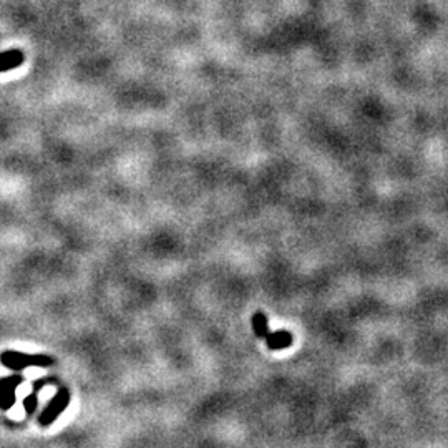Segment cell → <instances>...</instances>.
Listing matches in <instances>:
<instances>
[{
  "instance_id": "obj_1",
  "label": "cell",
  "mask_w": 448,
  "mask_h": 448,
  "mask_svg": "<svg viewBox=\"0 0 448 448\" xmlns=\"http://www.w3.org/2000/svg\"><path fill=\"white\" fill-rule=\"evenodd\" d=\"M0 362L11 371H24L29 367H50L53 359L44 354H24L18 350H6L0 355Z\"/></svg>"
},
{
  "instance_id": "obj_2",
  "label": "cell",
  "mask_w": 448,
  "mask_h": 448,
  "mask_svg": "<svg viewBox=\"0 0 448 448\" xmlns=\"http://www.w3.org/2000/svg\"><path fill=\"white\" fill-rule=\"evenodd\" d=\"M70 399H72L70 390L65 389V387H62V389L53 395V399L49 402V405L44 409V412L40 414L39 423L41 425V427H50V425L57 422V418L65 412L68 405H70Z\"/></svg>"
},
{
  "instance_id": "obj_3",
  "label": "cell",
  "mask_w": 448,
  "mask_h": 448,
  "mask_svg": "<svg viewBox=\"0 0 448 448\" xmlns=\"http://www.w3.org/2000/svg\"><path fill=\"white\" fill-rule=\"evenodd\" d=\"M24 382L20 373L0 378V410H11L17 399V387Z\"/></svg>"
},
{
  "instance_id": "obj_4",
  "label": "cell",
  "mask_w": 448,
  "mask_h": 448,
  "mask_svg": "<svg viewBox=\"0 0 448 448\" xmlns=\"http://www.w3.org/2000/svg\"><path fill=\"white\" fill-rule=\"evenodd\" d=\"M266 344L267 347L272 350H283L289 349L290 345L294 344V337L288 331H277V332H269L266 337Z\"/></svg>"
},
{
  "instance_id": "obj_5",
  "label": "cell",
  "mask_w": 448,
  "mask_h": 448,
  "mask_svg": "<svg viewBox=\"0 0 448 448\" xmlns=\"http://www.w3.org/2000/svg\"><path fill=\"white\" fill-rule=\"evenodd\" d=\"M22 62H24V55L20 50H7V52L0 53V72L12 70V68L22 65Z\"/></svg>"
},
{
  "instance_id": "obj_6",
  "label": "cell",
  "mask_w": 448,
  "mask_h": 448,
  "mask_svg": "<svg viewBox=\"0 0 448 448\" xmlns=\"http://www.w3.org/2000/svg\"><path fill=\"white\" fill-rule=\"evenodd\" d=\"M252 331L261 339H266L267 334H269V322H267L264 312H256L252 316Z\"/></svg>"
},
{
  "instance_id": "obj_7",
  "label": "cell",
  "mask_w": 448,
  "mask_h": 448,
  "mask_svg": "<svg viewBox=\"0 0 448 448\" xmlns=\"http://www.w3.org/2000/svg\"><path fill=\"white\" fill-rule=\"evenodd\" d=\"M37 405H39V390L34 389V392H32L30 395H27L25 399H24V410H25V414H27V415L35 414Z\"/></svg>"
}]
</instances>
